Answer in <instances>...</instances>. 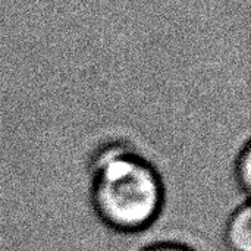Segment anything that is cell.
<instances>
[{
	"instance_id": "cell-1",
	"label": "cell",
	"mask_w": 251,
	"mask_h": 251,
	"mask_svg": "<svg viewBox=\"0 0 251 251\" xmlns=\"http://www.w3.org/2000/svg\"><path fill=\"white\" fill-rule=\"evenodd\" d=\"M90 201L99 221L119 234H140L156 224L165 207L160 172L126 141L100 146L91 156Z\"/></svg>"
},
{
	"instance_id": "cell-3",
	"label": "cell",
	"mask_w": 251,
	"mask_h": 251,
	"mask_svg": "<svg viewBox=\"0 0 251 251\" xmlns=\"http://www.w3.org/2000/svg\"><path fill=\"white\" fill-rule=\"evenodd\" d=\"M234 179L240 193L249 199L251 190V147L247 141L234 160Z\"/></svg>"
},
{
	"instance_id": "cell-4",
	"label": "cell",
	"mask_w": 251,
	"mask_h": 251,
	"mask_svg": "<svg viewBox=\"0 0 251 251\" xmlns=\"http://www.w3.org/2000/svg\"><path fill=\"white\" fill-rule=\"evenodd\" d=\"M140 251H196L193 247L178 241H159L153 243Z\"/></svg>"
},
{
	"instance_id": "cell-2",
	"label": "cell",
	"mask_w": 251,
	"mask_h": 251,
	"mask_svg": "<svg viewBox=\"0 0 251 251\" xmlns=\"http://www.w3.org/2000/svg\"><path fill=\"white\" fill-rule=\"evenodd\" d=\"M224 244L228 251H251V206L249 199L229 213L224 226Z\"/></svg>"
}]
</instances>
